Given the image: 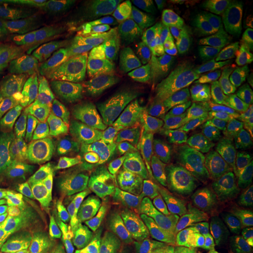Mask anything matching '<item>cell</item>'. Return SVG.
<instances>
[{
	"instance_id": "cell-1",
	"label": "cell",
	"mask_w": 253,
	"mask_h": 253,
	"mask_svg": "<svg viewBox=\"0 0 253 253\" xmlns=\"http://www.w3.org/2000/svg\"><path fill=\"white\" fill-rule=\"evenodd\" d=\"M169 70L141 54L107 72L54 83L17 79L19 100L36 135L94 137L143 124L171 100Z\"/></svg>"
},
{
	"instance_id": "cell-2",
	"label": "cell",
	"mask_w": 253,
	"mask_h": 253,
	"mask_svg": "<svg viewBox=\"0 0 253 253\" xmlns=\"http://www.w3.org/2000/svg\"><path fill=\"white\" fill-rule=\"evenodd\" d=\"M137 38L103 28L38 23L34 15H0V72L19 81L54 83L107 72L139 58Z\"/></svg>"
},
{
	"instance_id": "cell-3",
	"label": "cell",
	"mask_w": 253,
	"mask_h": 253,
	"mask_svg": "<svg viewBox=\"0 0 253 253\" xmlns=\"http://www.w3.org/2000/svg\"><path fill=\"white\" fill-rule=\"evenodd\" d=\"M252 131L253 105L233 98L188 101L143 122L139 169L109 201V216L118 217L178 165L236 143Z\"/></svg>"
},
{
	"instance_id": "cell-4",
	"label": "cell",
	"mask_w": 253,
	"mask_h": 253,
	"mask_svg": "<svg viewBox=\"0 0 253 253\" xmlns=\"http://www.w3.org/2000/svg\"><path fill=\"white\" fill-rule=\"evenodd\" d=\"M253 188V162L208 163L172 174L137 199L127 221L160 250L195 235L227 201Z\"/></svg>"
},
{
	"instance_id": "cell-5",
	"label": "cell",
	"mask_w": 253,
	"mask_h": 253,
	"mask_svg": "<svg viewBox=\"0 0 253 253\" xmlns=\"http://www.w3.org/2000/svg\"><path fill=\"white\" fill-rule=\"evenodd\" d=\"M107 188L77 186L49 174H13L0 207V253H40L88 221Z\"/></svg>"
},
{
	"instance_id": "cell-6",
	"label": "cell",
	"mask_w": 253,
	"mask_h": 253,
	"mask_svg": "<svg viewBox=\"0 0 253 253\" xmlns=\"http://www.w3.org/2000/svg\"><path fill=\"white\" fill-rule=\"evenodd\" d=\"M32 150L60 180L77 186H117L120 191L139 169L141 124L94 137H43Z\"/></svg>"
},
{
	"instance_id": "cell-7",
	"label": "cell",
	"mask_w": 253,
	"mask_h": 253,
	"mask_svg": "<svg viewBox=\"0 0 253 253\" xmlns=\"http://www.w3.org/2000/svg\"><path fill=\"white\" fill-rule=\"evenodd\" d=\"M205 60L225 62L253 53V0H201L188 4L163 32Z\"/></svg>"
},
{
	"instance_id": "cell-8",
	"label": "cell",
	"mask_w": 253,
	"mask_h": 253,
	"mask_svg": "<svg viewBox=\"0 0 253 253\" xmlns=\"http://www.w3.org/2000/svg\"><path fill=\"white\" fill-rule=\"evenodd\" d=\"M186 6L184 0H0V15L27 13L103 21L115 28L163 34L176 25Z\"/></svg>"
},
{
	"instance_id": "cell-9",
	"label": "cell",
	"mask_w": 253,
	"mask_h": 253,
	"mask_svg": "<svg viewBox=\"0 0 253 253\" xmlns=\"http://www.w3.org/2000/svg\"><path fill=\"white\" fill-rule=\"evenodd\" d=\"M253 191L227 201L195 235L165 253H252Z\"/></svg>"
},
{
	"instance_id": "cell-10",
	"label": "cell",
	"mask_w": 253,
	"mask_h": 253,
	"mask_svg": "<svg viewBox=\"0 0 253 253\" xmlns=\"http://www.w3.org/2000/svg\"><path fill=\"white\" fill-rule=\"evenodd\" d=\"M40 253H154V244L129 221L96 217L51 240Z\"/></svg>"
},
{
	"instance_id": "cell-11",
	"label": "cell",
	"mask_w": 253,
	"mask_h": 253,
	"mask_svg": "<svg viewBox=\"0 0 253 253\" xmlns=\"http://www.w3.org/2000/svg\"><path fill=\"white\" fill-rule=\"evenodd\" d=\"M38 135L19 100L17 79L0 72V172L32 152Z\"/></svg>"
},
{
	"instance_id": "cell-12",
	"label": "cell",
	"mask_w": 253,
	"mask_h": 253,
	"mask_svg": "<svg viewBox=\"0 0 253 253\" xmlns=\"http://www.w3.org/2000/svg\"><path fill=\"white\" fill-rule=\"evenodd\" d=\"M9 176H11V172H0V207H2V203H4L6 191H8Z\"/></svg>"
},
{
	"instance_id": "cell-13",
	"label": "cell",
	"mask_w": 253,
	"mask_h": 253,
	"mask_svg": "<svg viewBox=\"0 0 253 253\" xmlns=\"http://www.w3.org/2000/svg\"><path fill=\"white\" fill-rule=\"evenodd\" d=\"M252 253H253V252H252Z\"/></svg>"
}]
</instances>
